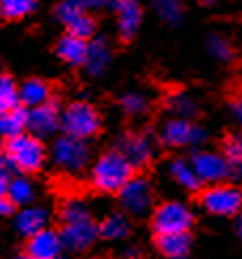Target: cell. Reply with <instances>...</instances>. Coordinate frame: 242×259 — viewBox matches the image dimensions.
<instances>
[{"mask_svg": "<svg viewBox=\"0 0 242 259\" xmlns=\"http://www.w3.org/2000/svg\"><path fill=\"white\" fill-rule=\"evenodd\" d=\"M56 214H58L56 232L60 236L62 249H68L72 253H83L98 240L96 221L83 206L76 204V200H58Z\"/></svg>", "mask_w": 242, "mask_h": 259, "instance_id": "1", "label": "cell"}, {"mask_svg": "<svg viewBox=\"0 0 242 259\" xmlns=\"http://www.w3.org/2000/svg\"><path fill=\"white\" fill-rule=\"evenodd\" d=\"M138 175L140 172L115 147V149L104 151L96 159V164L92 168V177L87 181V187H90L92 193H100V196H117Z\"/></svg>", "mask_w": 242, "mask_h": 259, "instance_id": "2", "label": "cell"}, {"mask_svg": "<svg viewBox=\"0 0 242 259\" xmlns=\"http://www.w3.org/2000/svg\"><path fill=\"white\" fill-rule=\"evenodd\" d=\"M0 159L11 164L24 177H36L43 172L47 159V149L43 140L30 132H19L13 136H3Z\"/></svg>", "mask_w": 242, "mask_h": 259, "instance_id": "3", "label": "cell"}, {"mask_svg": "<svg viewBox=\"0 0 242 259\" xmlns=\"http://www.w3.org/2000/svg\"><path fill=\"white\" fill-rule=\"evenodd\" d=\"M60 125L64 136L74 140H87L102 132V115L92 102L74 100L60 115Z\"/></svg>", "mask_w": 242, "mask_h": 259, "instance_id": "4", "label": "cell"}, {"mask_svg": "<svg viewBox=\"0 0 242 259\" xmlns=\"http://www.w3.org/2000/svg\"><path fill=\"white\" fill-rule=\"evenodd\" d=\"M193 200L211 214L236 217L242 206V191L234 183H211L193 191Z\"/></svg>", "mask_w": 242, "mask_h": 259, "instance_id": "5", "label": "cell"}, {"mask_svg": "<svg viewBox=\"0 0 242 259\" xmlns=\"http://www.w3.org/2000/svg\"><path fill=\"white\" fill-rule=\"evenodd\" d=\"M195 217L191 210L181 202L166 200L153 206L149 217V228L153 234H174V232H191Z\"/></svg>", "mask_w": 242, "mask_h": 259, "instance_id": "6", "label": "cell"}, {"mask_svg": "<svg viewBox=\"0 0 242 259\" xmlns=\"http://www.w3.org/2000/svg\"><path fill=\"white\" fill-rule=\"evenodd\" d=\"M56 11L66 28V34L90 40L98 32V17L87 13L85 7L81 3H76V0H68V3L60 5Z\"/></svg>", "mask_w": 242, "mask_h": 259, "instance_id": "7", "label": "cell"}, {"mask_svg": "<svg viewBox=\"0 0 242 259\" xmlns=\"http://www.w3.org/2000/svg\"><path fill=\"white\" fill-rule=\"evenodd\" d=\"M115 198L119 200L126 217H142V214L149 212V208L153 206L155 193H153L149 181L142 179V175H138L132 179Z\"/></svg>", "mask_w": 242, "mask_h": 259, "instance_id": "8", "label": "cell"}, {"mask_svg": "<svg viewBox=\"0 0 242 259\" xmlns=\"http://www.w3.org/2000/svg\"><path fill=\"white\" fill-rule=\"evenodd\" d=\"M62 253V242L56 230L41 228L38 232L24 236L19 255L26 259H58Z\"/></svg>", "mask_w": 242, "mask_h": 259, "instance_id": "9", "label": "cell"}, {"mask_svg": "<svg viewBox=\"0 0 242 259\" xmlns=\"http://www.w3.org/2000/svg\"><path fill=\"white\" fill-rule=\"evenodd\" d=\"M60 102L62 96H53V98L45 100L38 106H32V111H28V125L34 136H49L51 132H56L60 127Z\"/></svg>", "mask_w": 242, "mask_h": 259, "instance_id": "10", "label": "cell"}, {"mask_svg": "<svg viewBox=\"0 0 242 259\" xmlns=\"http://www.w3.org/2000/svg\"><path fill=\"white\" fill-rule=\"evenodd\" d=\"M117 15V38L121 47H128L134 38L142 19V9L138 0H113Z\"/></svg>", "mask_w": 242, "mask_h": 259, "instance_id": "11", "label": "cell"}, {"mask_svg": "<svg viewBox=\"0 0 242 259\" xmlns=\"http://www.w3.org/2000/svg\"><path fill=\"white\" fill-rule=\"evenodd\" d=\"M53 157H56V164L62 166L64 170H83V166L87 164V157H90V149L85 147L83 140H74L64 136L62 140L56 143L53 149Z\"/></svg>", "mask_w": 242, "mask_h": 259, "instance_id": "12", "label": "cell"}, {"mask_svg": "<svg viewBox=\"0 0 242 259\" xmlns=\"http://www.w3.org/2000/svg\"><path fill=\"white\" fill-rule=\"evenodd\" d=\"M191 170L193 175L197 177V181H213V183H221L229 177V172H232V168H229V164L221 157V155H215V153H206V151H202V153H197L193 157V164H191Z\"/></svg>", "mask_w": 242, "mask_h": 259, "instance_id": "13", "label": "cell"}, {"mask_svg": "<svg viewBox=\"0 0 242 259\" xmlns=\"http://www.w3.org/2000/svg\"><path fill=\"white\" fill-rule=\"evenodd\" d=\"M151 242L155 251L166 259H183L191 249L193 234L191 232H174V234H151Z\"/></svg>", "mask_w": 242, "mask_h": 259, "instance_id": "14", "label": "cell"}, {"mask_svg": "<svg viewBox=\"0 0 242 259\" xmlns=\"http://www.w3.org/2000/svg\"><path fill=\"white\" fill-rule=\"evenodd\" d=\"M60 92V85L56 81H49V79H28L24 85L19 88V104L21 106H38L43 104L45 100L53 98V96H58Z\"/></svg>", "mask_w": 242, "mask_h": 259, "instance_id": "15", "label": "cell"}, {"mask_svg": "<svg viewBox=\"0 0 242 259\" xmlns=\"http://www.w3.org/2000/svg\"><path fill=\"white\" fill-rule=\"evenodd\" d=\"M117 149L124 153V157L140 172V175H142V170L151 166V149L147 145L145 136L128 132V134H124V138L119 140Z\"/></svg>", "mask_w": 242, "mask_h": 259, "instance_id": "16", "label": "cell"}, {"mask_svg": "<svg viewBox=\"0 0 242 259\" xmlns=\"http://www.w3.org/2000/svg\"><path fill=\"white\" fill-rule=\"evenodd\" d=\"M53 51H56V56L70 64V66H83V64L87 62V56H90V47H87V40L83 38H76V36H70V34H64L58 38L56 47H53Z\"/></svg>", "mask_w": 242, "mask_h": 259, "instance_id": "17", "label": "cell"}, {"mask_svg": "<svg viewBox=\"0 0 242 259\" xmlns=\"http://www.w3.org/2000/svg\"><path fill=\"white\" fill-rule=\"evenodd\" d=\"M96 230H98V238L117 240V238H124V236H128L132 232V225L124 212H115V214L104 217L102 221H96Z\"/></svg>", "mask_w": 242, "mask_h": 259, "instance_id": "18", "label": "cell"}, {"mask_svg": "<svg viewBox=\"0 0 242 259\" xmlns=\"http://www.w3.org/2000/svg\"><path fill=\"white\" fill-rule=\"evenodd\" d=\"M195 138V130L191 123H187L183 119L168 121L162 130V140L166 147H183L187 143H191Z\"/></svg>", "mask_w": 242, "mask_h": 259, "instance_id": "19", "label": "cell"}, {"mask_svg": "<svg viewBox=\"0 0 242 259\" xmlns=\"http://www.w3.org/2000/svg\"><path fill=\"white\" fill-rule=\"evenodd\" d=\"M38 0H0V21L17 24L34 13Z\"/></svg>", "mask_w": 242, "mask_h": 259, "instance_id": "20", "label": "cell"}, {"mask_svg": "<svg viewBox=\"0 0 242 259\" xmlns=\"http://www.w3.org/2000/svg\"><path fill=\"white\" fill-rule=\"evenodd\" d=\"M26 125H28V109L21 104L0 115V136L19 134L26 130Z\"/></svg>", "mask_w": 242, "mask_h": 259, "instance_id": "21", "label": "cell"}, {"mask_svg": "<svg viewBox=\"0 0 242 259\" xmlns=\"http://www.w3.org/2000/svg\"><path fill=\"white\" fill-rule=\"evenodd\" d=\"M219 147H221V155H223V159L229 164V168L238 172L240 161H242V140H240V134L227 132V134L221 138Z\"/></svg>", "mask_w": 242, "mask_h": 259, "instance_id": "22", "label": "cell"}, {"mask_svg": "<svg viewBox=\"0 0 242 259\" xmlns=\"http://www.w3.org/2000/svg\"><path fill=\"white\" fill-rule=\"evenodd\" d=\"M19 104V85L11 74H0V113H7Z\"/></svg>", "mask_w": 242, "mask_h": 259, "instance_id": "23", "label": "cell"}, {"mask_svg": "<svg viewBox=\"0 0 242 259\" xmlns=\"http://www.w3.org/2000/svg\"><path fill=\"white\" fill-rule=\"evenodd\" d=\"M45 221H47V214L41 208H26V210L19 212L17 228L24 236H30V234L38 232L41 228H45Z\"/></svg>", "mask_w": 242, "mask_h": 259, "instance_id": "24", "label": "cell"}, {"mask_svg": "<svg viewBox=\"0 0 242 259\" xmlns=\"http://www.w3.org/2000/svg\"><path fill=\"white\" fill-rule=\"evenodd\" d=\"M172 175H174V179L181 183V185H185L187 189H191V191H195V189L202 187V183L197 181V177L193 175L191 166L185 164V161H181V159H177V161L172 164Z\"/></svg>", "mask_w": 242, "mask_h": 259, "instance_id": "25", "label": "cell"}, {"mask_svg": "<svg viewBox=\"0 0 242 259\" xmlns=\"http://www.w3.org/2000/svg\"><path fill=\"white\" fill-rule=\"evenodd\" d=\"M7 193L13 198L17 204H24L32 198V189L26 181H9V187H7Z\"/></svg>", "mask_w": 242, "mask_h": 259, "instance_id": "26", "label": "cell"}, {"mask_svg": "<svg viewBox=\"0 0 242 259\" xmlns=\"http://www.w3.org/2000/svg\"><path fill=\"white\" fill-rule=\"evenodd\" d=\"M17 208H19V204L7 191L0 193V217H11V214H15Z\"/></svg>", "mask_w": 242, "mask_h": 259, "instance_id": "27", "label": "cell"}, {"mask_svg": "<svg viewBox=\"0 0 242 259\" xmlns=\"http://www.w3.org/2000/svg\"><path fill=\"white\" fill-rule=\"evenodd\" d=\"M9 187V172L5 168V161L0 159V193H5Z\"/></svg>", "mask_w": 242, "mask_h": 259, "instance_id": "28", "label": "cell"}, {"mask_svg": "<svg viewBox=\"0 0 242 259\" xmlns=\"http://www.w3.org/2000/svg\"><path fill=\"white\" fill-rule=\"evenodd\" d=\"M117 259H134V257H130V255H124V257H117Z\"/></svg>", "mask_w": 242, "mask_h": 259, "instance_id": "29", "label": "cell"}, {"mask_svg": "<svg viewBox=\"0 0 242 259\" xmlns=\"http://www.w3.org/2000/svg\"><path fill=\"white\" fill-rule=\"evenodd\" d=\"M90 259H106V257H90Z\"/></svg>", "mask_w": 242, "mask_h": 259, "instance_id": "30", "label": "cell"}, {"mask_svg": "<svg viewBox=\"0 0 242 259\" xmlns=\"http://www.w3.org/2000/svg\"><path fill=\"white\" fill-rule=\"evenodd\" d=\"M17 259H26V257H21V255H19V257H17Z\"/></svg>", "mask_w": 242, "mask_h": 259, "instance_id": "31", "label": "cell"}, {"mask_svg": "<svg viewBox=\"0 0 242 259\" xmlns=\"http://www.w3.org/2000/svg\"><path fill=\"white\" fill-rule=\"evenodd\" d=\"M0 115H3V113H0Z\"/></svg>", "mask_w": 242, "mask_h": 259, "instance_id": "32", "label": "cell"}]
</instances>
